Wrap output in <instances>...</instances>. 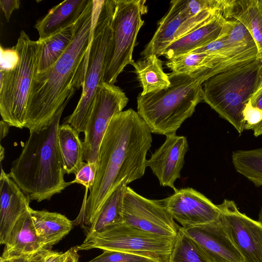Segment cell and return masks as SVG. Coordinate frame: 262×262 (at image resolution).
Masks as SVG:
<instances>
[{
    "label": "cell",
    "instance_id": "cell-23",
    "mask_svg": "<svg viewBox=\"0 0 262 262\" xmlns=\"http://www.w3.org/2000/svg\"><path fill=\"white\" fill-rule=\"evenodd\" d=\"M57 139L65 173L75 174L83 163V147L79 134L71 125H60Z\"/></svg>",
    "mask_w": 262,
    "mask_h": 262
},
{
    "label": "cell",
    "instance_id": "cell-26",
    "mask_svg": "<svg viewBox=\"0 0 262 262\" xmlns=\"http://www.w3.org/2000/svg\"><path fill=\"white\" fill-rule=\"evenodd\" d=\"M237 53L228 56L206 53H189L168 59L166 65L172 73L188 74L197 70L213 68Z\"/></svg>",
    "mask_w": 262,
    "mask_h": 262
},
{
    "label": "cell",
    "instance_id": "cell-41",
    "mask_svg": "<svg viewBox=\"0 0 262 262\" xmlns=\"http://www.w3.org/2000/svg\"><path fill=\"white\" fill-rule=\"evenodd\" d=\"M1 140L8 134L10 125L3 120L1 121Z\"/></svg>",
    "mask_w": 262,
    "mask_h": 262
},
{
    "label": "cell",
    "instance_id": "cell-34",
    "mask_svg": "<svg viewBox=\"0 0 262 262\" xmlns=\"http://www.w3.org/2000/svg\"><path fill=\"white\" fill-rule=\"evenodd\" d=\"M19 57L15 49H4L1 46L0 71H7L14 68L18 62Z\"/></svg>",
    "mask_w": 262,
    "mask_h": 262
},
{
    "label": "cell",
    "instance_id": "cell-14",
    "mask_svg": "<svg viewBox=\"0 0 262 262\" xmlns=\"http://www.w3.org/2000/svg\"><path fill=\"white\" fill-rule=\"evenodd\" d=\"M182 228L212 262H244V258L229 236L221 213L216 220L211 223Z\"/></svg>",
    "mask_w": 262,
    "mask_h": 262
},
{
    "label": "cell",
    "instance_id": "cell-40",
    "mask_svg": "<svg viewBox=\"0 0 262 262\" xmlns=\"http://www.w3.org/2000/svg\"><path fill=\"white\" fill-rule=\"evenodd\" d=\"M29 259L23 257L4 258L1 257L0 262H28Z\"/></svg>",
    "mask_w": 262,
    "mask_h": 262
},
{
    "label": "cell",
    "instance_id": "cell-39",
    "mask_svg": "<svg viewBox=\"0 0 262 262\" xmlns=\"http://www.w3.org/2000/svg\"><path fill=\"white\" fill-rule=\"evenodd\" d=\"M47 249L35 255L29 259L28 262H44L45 255Z\"/></svg>",
    "mask_w": 262,
    "mask_h": 262
},
{
    "label": "cell",
    "instance_id": "cell-10",
    "mask_svg": "<svg viewBox=\"0 0 262 262\" xmlns=\"http://www.w3.org/2000/svg\"><path fill=\"white\" fill-rule=\"evenodd\" d=\"M128 100L123 90L115 84L102 82L99 85L84 132L83 161L98 164L100 144L111 120L123 111Z\"/></svg>",
    "mask_w": 262,
    "mask_h": 262
},
{
    "label": "cell",
    "instance_id": "cell-37",
    "mask_svg": "<svg viewBox=\"0 0 262 262\" xmlns=\"http://www.w3.org/2000/svg\"><path fill=\"white\" fill-rule=\"evenodd\" d=\"M250 101L253 106L262 110V83L251 97Z\"/></svg>",
    "mask_w": 262,
    "mask_h": 262
},
{
    "label": "cell",
    "instance_id": "cell-3",
    "mask_svg": "<svg viewBox=\"0 0 262 262\" xmlns=\"http://www.w3.org/2000/svg\"><path fill=\"white\" fill-rule=\"evenodd\" d=\"M64 104L47 125L30 132L18 157L12 164L9 177L31 201L49 200L71 182L66 173L59 149L57 132Z\"/></svg>",
    "mask_w": 262,
    "mask_h": 262
},
{
    "label": "cell",
    "instance_id": "cell-5",
    "mask_svg": "<svg viewBox=\"0 0 262 262\" xmlns=\"http://www.w3.org/2000/svg\"><path fill=\"white\" fill-rule=\"evenodd\" d=\"M261 83L262 62L256 58L205 80L202 84V100L241 134L245 125L243 110Z\"/></svg>",
    "mask_w": 262,
    "mask_h": 262
},
{
    "label": "cell",
    "instance_id": "cell-44",
    "mask_svg": "<svg viewBox=\"0 0 262 262\" xmlns=\"http://www.w3.org/2000/svg\"><path fill=\"white\" fill-rule=\"evenodd\" d=\"M258 221L262 224V208L259 213Z\"/></svg>",
    "mask_w": 262,
    "mask_h": 262
},
{
    "label": "cell",
    "instance_id": "cell-13",
    "mask_svg": "<svg viewBox=\"0 0 262 262\" xmlns=\"http://www.w3.org/2000/svg\"><path fill=\"white\" fill-rule=\"evenodd\" d=\"M162 201L173 219L183 228L211 223L216 220L221 213L217 205L192 188L177 189Z\"/></svg>",
    "mask_w": 262,
    "mask_h": 262
},
{
    "label": "cell",
    "instance_id": "cell-17",
    "mask_svg": "<svg viewBox=\"0 0 262 262\" xmlns=\"http://www.w3.org/2000/svg\"><path fill=\"white\" fill-rule=\"evenodd\" d=\"M4 245L1 256L4 258L30 259L45 250L36 233L29 209L16 221Z\"/></svg>",
    "mask_w": 262,
    "mask_h": 262
},
{
    "label": "cell",
    "instance_id": "cell-30",
    "mask_svg": "<svg viewBox=\"0 0 262 262\" xmlns=\"http://www.w3.org/2000/svg\"><path fill=\"white\" fill-rule=\"evenodd\" d=\"M221 36H225L232 43L239 46L255 45L248 29L240 21L234 19H226Z\"/></svg>",
    "mask_w": 262,
    "mask_h": 262
},
{
    "label": "cell",
    "instance_id": "cell-6",
    "mask_svg": "<svg viewBox=\"0 0 262 262\" xmlns=\"http://www.w3.org/2000/svg\"><path fill=\"white\" fill-rule=\"evenodd\" d=\"M115 5V0L93 1V34L83 64L82 93L75 109L63 122L78 134L84 132L97 90L103 82L112 39V20Z\"/></svg>",
    "mask_w": 262,
    "mask_h": 262
},
{
    "label": "cell",
    "instance_id": "cell-16",
    "mask_svg": "<svg viewBox=\"0 0 262 262\" xmlns=\"http://www.w3.org/2000/svg\"><path fill=\"white\" fill-rule=\"evenodd\" d=\"M30 200L2 167L0 176V243L5 245L19 217L30 208Z\"/></svg>",
    "mask_w": 262,
    "mask_h": 262
},
{
    "label": "cell",
    "instance_id": "cell-20",
    "mask_svg": "<svg viewBox=\"0 0 262 262\" xmlns=\"http://www.w3.org/2000/svg\"><path fill=\"white\" fill-rule=\"evenodd\" d=\"M181 5V0L170 2L167 12L161 19L152 37L141 52L143 58L151 54L158 57L163 55L167 48L174 41L181 26L187 20Z\"/></svg>",
    "mask_w": 262,
    "mask_h": 262
},
{
    "label": "cell",
    "instance_id": "cell-22",
    "mask_svg": "<svg viewBox=\"0 0 262 262\" xmlns=\"http://www.w3.org/2000/svg\"><path fill=\"white\" fill-rule=\"evenodd\" d=\"M36 233L45 249L52 248L73 227V223L65 215L57 212L29 209Z\"/></svg>",
    "mask_w": 262,
    "mask_h": 262
},
{
    "label": "cell",
    "instance_id": "cell-32",
    "mask_svg": "<svg viewBox=\"0 0 262 262\" xmlns=\"http://www.w3.org/2000/svg\"><path fill=\"white\" fill-rule=\"evenodd\" d=\"M97 164L83 162L82 166L75 174V179L72 184H80L85 187V190L92 189L96 178Z\"/></svg>",
    "mask_w": 262,
    "mask_h": 262
},
{
    "label": "cell",
    "instance_id": "cell-25",
    "mask_svg": "<svg viewBox=\"0 0 262 262\" xmlns=\"http://www.w3.org/2000/svg\"><path fill=\"white\" fill-rule=\"evenodd\" d=\"M127 182L123 181L107 198L87 232H97L124 223L123 204Z\"/></svg>",
    "mask_w": 262,
    "mask_h": 262
},
{
    "label": "cell",
    "instance_id": "cell-4",
    "mask_svg": "<svg viewBox=\"0 0 262 262\" xmlns=\"http://www.w3.org/2000/svg\"><path fill=\"white\" fill-rule=\"evenodd\" d=\"M211 69L188 74H168L170 86L145 94L139 93L137 113L152 133L168 135L178 129L194 112L202 100L203 82L213 76Z\"/></svg>",
    "mask_w": 262,
    "mask_h": 262
},
{
    "label": "cell",
    "instance_id": "cell-11",
    "mask_svg": "<svg viewBox=\"0 0 262 262\" xmlns=\"http://www.w3.org/2000/svg\"><path fill=\"white\" fill-rule=\"evenodd\" d=\"M124 223L156 235L175 238L179 226L162 200L143 197L127 186L123 198Z\"/></svg>",
    "mask_w": 262,
    "mask_h": 262
},
{
    "label": "cell",
    "instance_id": "cell-21",
    "mask_svg": "<svg viewBox=\"0 0 262 262\" xmlns=\"http://www.w3.org/2000/svg\"><path fill=\"white\" fill-rule=\"evenodd\" d=\"M223 15L248 29L257 48V58L262 62V0H226Z\"/></svg>",
    "mask_w": 262,
    "mask_h": 262
},
{
    "label": "cell",
    "instance_id": "cell-31",
    "mask_svg": "<svg viewBox=\"0 0 262 262\" xmlns=\"http://www.w3.org/2000/svg\"><path fill=\"white\" fill-rule=\"evenodd\" d=\"M88 262H156L143 256L128 252L104 250L103 253Z\"/></svg>",
    "mask_w": 262,
    "mask_h": 262
},
{
    "label": "cell",
    "instance_id": "cell-42",
    "mask_svg": "<svg viewBox=\"0 0 262 262\" xmlns=\"http://www.w3.org/2000/svg\"><path fill=\"white\" fill-rule=\"evenodd\" d=\"M254 135L255 137H258L262 135V121L256 125L253 129Z\"/></svg>",
    "mask_w": 262,
    "mask_h": 262
},
{
    "label": "cell",
    "instance_id": "cell-38",
    "mask_svg": "<svg viewBox=\"0 0 262 262\" xmlns=\"http://www.w3.org/2000/svg\"><path fill=\"white\" fill-rule=\"evenodd\" d=\"M69 251V254L64 262H79V255L77 247H71Z\"/></svg>",
    "mask_w": 262,
    "mask_h": 262
},
{
    "label": "cell",
    "instance_id": "cell-29",
    "mask_svg": "<svg viewBox=\"0 0 262 262\" xmlns=\"http://www.w3.org/2000/svg\"><path fill=\"white\" fill-rule=\"evenodd\" d=\"M169 262H212L200 246L180 227Z\"/></svg>",
    "mask_w": 262,
    "mask_h": 262
},
{
    "label": "cell",
    "instance_id": "cell-15",
    "mask_svg": "<svg viewBox=\"0 0 262 262\" xmlns=\"http://www.w3.org/2000/svg\"><path fill=\"white\" fill-rule=\"evenodd\" d=\"M163 144L147 160V166L151 169L163 187H169L174 191V184L181 177L184 157L188 149L186 137L173 134L166 136Z\"/></svg>",
    "mask_w": 262,
    "mask_h": 262
},
{
    "label": "cell",
    "instance_id": "cell-28",
    "mask_svg": "<svg viewBox=\"0 0 262 262\" xmlns=\"http://www.w3.org/2000/svg\"><path fill=\"white\" fill-rule=\"evenodd\" d=\"M232 161L236 171L256 186H262V148L234 151Z\"/></svg>",
    "mask_w": 262,
    "mask_h": 262
},
{
    "label": "cell",
    "instance_id": "cell-8",
    "mask_svg": "<svg viewBox=\"0 0 262 262\" xmlns=\"http://www.w3.org/2000/svg\"><path fill=\"white\" fill-rule=\"evenodd\" d=\"M112 20V39L108 53L103 82L115 84L119 75L135 61L133 53L138 33L147 12L146 1L115 0Z\"/></svg>",
    "mask_w": 262,
    "mask_h": 262
},
{
    "label": "cell",
    "instance_id": "cell-12",
    "mask_svg": "<svg viewBox=\"0 0 262 262\" xmlns=\"http://www.w3.org/2000/svg\"><path fill=\"white\" fill-rule=\"evenodd\" d=\"M230 238L244 262H262V224L241 213L235 202L217 205Z\"/></svg>",
    "mask_w": 262,
    "mask_h": 262
},
{
    "label": "cell",
    "instance_id": "cell-7",
    "mask_svg": "<svg viewBox=\"0 0 262 262\" xmlns=\"http://www.w3.org/2000/svg\"><path fill=\"white\" fill-rule=\"evenodd\" d=\"M14 47L18 63L10 70L0 71V113L10 126L23 128L30 90L38 72L42 44L31 40L22 30Z\"/></svg>",
    "mask_w": 262,
    "mask_h": 262
},
{
    "label": "cell",
    "instance_id": "cell-19",
    "mask_svg": "<svg viewBox=\"0 0 262 262\" xmlns=\"http://www.w3.org/2000/svg\"><path fill=\"white\" fill-rule=\"evenodd\" d=\"M226 19L223 13L172 42L163 55L168 59L186 54L217 39Z\"/></svg>",
    "mask_w": 262,
    "mask_h": 262
},
{
    "label": "cell",
    "instance_id": "cell-35",
    "mask_svg": "<svg viewBox=\"0 0 262 262\" xmlns=\"http://www.w3.org/2000/svg\"><path fill=\"white\" fill-rule=\"evenodd\" d=\"M19 0H1L0 7L7 21H9L12 12L19 8Z\"/></svg>",
    "mask_w": 262,
    "mask_h": 262
},
{
    "label": "cell",
    "instance_id": "cell-36",
    "mask_svg": "<svg viewBox=\"0 0 262 262\" xmlns=\"http://www.w3.org/2000/svg\"><path fill=\"white\" fill-rule=\"evenodd\" d=\"M69 250L65 252H59L47 249L45 253L44 262H64L68 254Z\"/></svg>",
    "mask_w": 262,
    "mask_h": 262
},
{
    "label": "cell",
    "instance_id": "cell-9",
    "mask_svg": "<svg viewBox=\"0 0 262 262\" xmlns=\"http://www.w3.org/2000/svg\"><path fill=\"white\" fill-rule=\"evenodd\" d=\"M175 238L148 233L124 223L97 232L88 233L78 251L99 249L128 252L169 262Z\"/></svg>",
    "mask_w": 262,
    "mask_h": 262
},
{
    "label": "cell",
    "instance_id": "cell-18",
    "mask_svg": "<svg viewBox=\"0 0 262 262\" xmlns=\"http://www.w3.org/2000/svg\"><path fill=\"white\" fill-rule=\"evenodd\" d=\"M88 2L89 0H66L52 7L34 25L39 34L38 40L42 41L73 26Z\"/></svg>",
    "mask_w": 262,
    "mask_h": 262
},
{
    "label": "cell",
    "instance_id": "cell-24",
    "mask_svg": "<svg viewBox=\"0 0 262 262\" xmlns=\"http://www.w3.org/2000/svg\"><path fill=\"white\" fill-rule=\"evenodd\" d=\"M142 88L141 94L160 91L170 85L169 75L163 69L162 61L155 55H150L135 61L132 65Z\"/></svg>",
    "mask_w": 262,
    "mask_h": 262
},
{
    "label": "cell",
    "instance_id": "cell-33",
    "mask_svg": "<svg viewBox=\"0 0 262 262\" xmlns=\"http://www.w3.org/2000/svg\"><path fill=\"white\" fill-rule=\"evenodd\" d=\"M243 116L245 122L244 129H253L262 121V110L253 106L250 99L243 110Z\"/></svg>",
    "mask_w": 262,
    "mask_h": 262
},
{
    "label": "cell",
    "instance_id": "cell-2",
    "mask_svg": "<svg viewBox=\"0 0 262 262\" xmlns=\"http://www.w3.org/2000/svg\"><path fill=\"white\" fill-rule=\"evenodd\" d=\"M93 1L73 25V38L52 66L34 77L27 102L25 127L30 132L50 123L67 104L76 89L83 86V69L93 34Z\"/></svg>",
    "mask_w": 262,
    "mask_h": 262
},
{
    "label": "cell",
    "instance_id": "cell-43",
    "mask_svg": "<svg viewBox=\"0 0 262 262\" xmlns=\"http://www.w3.org/2000/svg\"><path fill=\"white\" fill-rule=\"evenodd\" d=\"M1 161L2 162L4 157V149L2 145L1 146Z\"/></svg>",
    "mask_w": 262,
    "mask_h": 262
},
{
    "label": "cell",
    "instance_id": "cell-27",
    "mask_svg": "<svg viewBox=\"0 0 262 262\" xmlns=\"http://www.w3.org/2000/svg\"><path fill=\"white\" fill-rule=\"evenodd\" d=\"M73 25L41 41L38 72L52 66L63 54L73 38Z\"/></svg>",
    "mask_w": 262,
    "mask_h": 262
},
{
    "label": "cell",
    "instance_id": "cell-1",
    "mask_svg": "<svg viewBox=\"0 0 262 262\" xmlns=\"http://www.w3.org/2000/svg\"><path fill=\"white\" fill-rule=\"evenodd\" d=\"M151 133L137 112L132 108L113 117L99 148L93 186L82 206L83 222L88 227L121 183L126 181L128 185L144 176Z\"/></svg>",
    "mask_w": 262,
    "mask_h": 262
}]
</instances>
